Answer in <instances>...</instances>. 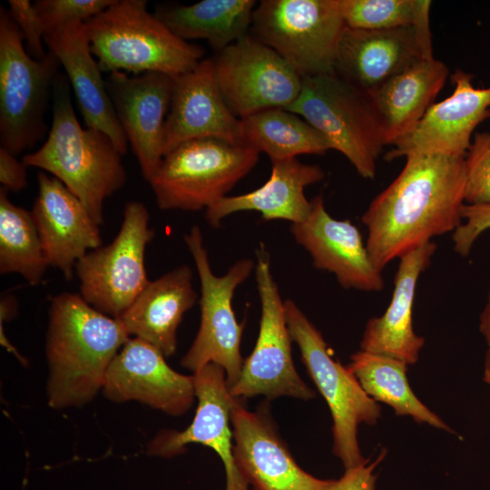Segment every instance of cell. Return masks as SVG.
<instances>
[{"label": "cell", "mask_w": 490, "mask_h": 490, "mask_svg": "<svg viewBox=\"0 0 490 490\" xmlns=\"http://www.w3.org/2000/svg\"><path fill=\"white\" fill-rule=\"evenodd\" d=\"M363 390L375 401L386 403L397 416H409L416 422L451 431L450 427L411 389L407 364L387 356L359 350L348 366Z\"/></svg>", "instance_id": "cell-30"}, {"label": "cell", "mask_w": 490, "mask_h": 490, "mask_svg": "<svg viewBox=\"0 0 490 490\" xmlns=\"http://www.w3.org/2000/svg\"><path fill=\"white\" fill-rule=\"evenodd\" d=\"M230 422L237 466L254 490H329L334 485L297 464L265 414L248 411L236 398Z\"/></svg>", "instance_id": "cell-18"}, {"label": "cell", "mask_w": 490, "mask_h": 490, "mask_svg": "<svg viewBox=\"0 0 490 490\" xmlns=\"http://www.w3.org/2000/svg\"><path fill=\"white\" fill-rule=\"evenodd\" d=\"M257 289L261 305L260 330L250 355L243 360L240 375L229 388L231 397L249 398L258 395L269 399L288 396L302 400L314 398L315 392L298 374L291 356V335L285 301L270 269L266 246L256 251Z\"/></svg>", "instance_id": "cell-12"}, {"label": "cell", "mask_w": 490, "mask_h": 490, "mask_svg": "<svg viewBox=\"0 0 490 490\" xmlns=\"http://www.w3.org/2000/svg\"><path fill=\"white\" fill-rule=\"evenodd\" d=\"M344 27L338 0H262L251 22L252 36L301 78L334 72Z\"/></svg>", "instance_id": "cell-9"}, {"label": "cell", "mask_w": 490, "mask_h": 490, "mask_svg": "<svg viewBox=\"0 0 490 490\" xmlns=\"http://www.w3.org/2000/svg\"><path fill=\"white\" fill-rule=\"evenodd\" d=\"M285 109L318 131L361 177L375 178L386 142L380 116L368 93L335 72L306 76L297 99Z\"/></svg>", "instance_id": "cell-5"}, {"label": "cell", "mask_w": 490, "mask_h": 490, "mask_svg": "<svg viewBox=\"0 0 490 490\" xmlns=\"http://www.w3.org/2000/svg\"><path fill=\"white\" fill-rule=\"evenodd\" d=\"M346 26L380 30L429 24V0H338Z\"/></svg>", "instance_id": "cell-32"}, {"label": "cell", "mask_w": 490, "mask_h": 490, "mask_svg": "<svg viewBox=\"0 0 490 490\" xmlns=\"http://www.w3.org/2000/svg\"><path fill=\"white\" fill-rule=\"evenodd\" d=\"M288 327L300 351L301 359L319 393L326 400L333 419V453L345 470L367 462L358 442V426H373L381 409L340 362L335 360L319 330L292 300L285 301Z\"/></svg>", "instance_id": "cell-7"}, {"label": "cell", "mask_w": 490, "mask_h": 490, "mask_svg": "<svg viewBox=\"0 0 490 490\" xmlns=\"http://www.w3.org/2000/svg\"><path fill=\"white\" fill-rule=\"evenodd\" d=\"M44 42L65 71L85 126L104 132L120 152L125 154L128 142L102 70L91 51L84 23L75 22L49 30Z\"/></svg>", "instance_id": "cell-23"}, {"label": "cell", "mask_w": 490, "mask_h": 490, "mask_svg": "<svg viewBox=\"0 0 490 490\" xmlns=\"http://www.w3.org/2000/svg\"><path fill=\"white\" fill-rule=\"evenodd\" d=\"M387 450L383 449L377 459L369 460L352 469L345 470L342 477L336 480L329 490H375L377 476L374 470L385 458Z\"/></svg>", "instance_id": "cell-37"}, {"label": "cell", "mask_w": 490, "mask_h": 490, "mask_svg": "<svg viewBox=\"0 0 490 490\" xmlns=\"http://www.w3.org/2000/svg\"><path fill=\"white\" fill-rule=\"evenodd\" d=\"M191 279V269L182 265L150 280L120 318L129 335L150 343L165 357L172 356L177 328L197 300Z\"/></svg>", "instance_id": "cell-26"}, {"label": "cell", "mask_w": 490, "mask_h": 490, "mask_svg": "<svg viewBox=\"0 0 490 490\" xmlns=\"http://www.w3.org/2000/svg\"><path fill=\"white\" fill-rule=\"evenodd\" d=\"M398 176L369 204L361 220L366 245L382 271L431 239L455 231L465 204V157L413 153Z\"/></svg>", "instance_id": "cell-1"}, {"label": "cell", "mask_w": 490, "mask_h": 490, "mask_svg": "<svg viewBox=\"0 0 490 490\" xmlns=\"http://www.w3.org/2000/svg\"><path fill=\"white\" fill-rule=\"evenodd\" d=\"M60 63L51 53L42 60L26 51L23 36L0 8V142L16 155L42 139L44 115Z\"/></svg>", "instance_id": "cell-8"}, {"label": "cell", "mask_w": 490, "mask_h": 490, "mask_svg": "<svg viewBox=\"0 0 490 490\" xmlns=\"http://www.w3.org/2000/svg\"><path fill=\"white\" fill-rule=\"evenodd\" d=\"M37 182L38 194L31 213L48 265L71 280L76 262L102 246L100 225L58 179L41 171Z\"/></svg>", "instance_id": "cell-21"}, {"label": "cell", "mask_w": 490, "mask_h": 490, "mask_svg": "<svg viewBox=\"0 0 490 490\" xmlns=\"http://www.w3.org/2000/svg\"><path fill=\"white\" fill-rule=\"evenodd\" d=\"M240 120V143L267 153L270 161L322 155L331 150L318 131L285 108L267 109Z\"/></svg>", "instance_id": "cell-29"}, {"label": "cell", "mask_w": 490, "mask_h": 490, "mask_svg": "<svg viewBox=\"0 0 490 490\" xmlns=\"http://www.w3.org/2000/svg\"><path fill=\"white\" fill-rule=\"evenodd\" d=\"M433 57L429 24L380 30L345 25L334 72L369 94L395 75Z\"/></svg>", "instance_id": "cell-14"}, {"label": "cell", "mask_w": 490, "mask_h": 490, "mask_svg": "<svg viewBox=\"0 0 490 490\" xmlns=\"http://www.w3.org/2000/svg\"><path fill=\"white\" fill-rule=\"evenodd\" d=\"M129 337L121 318L95 309L81 295L53 296L45 344L49 407L64 409L93 400Z\"/></svg>", "instance_id": "cell-2"}, {"label": "cell", "mask_w": 490, "mask_h": 490, "mask_svg": "<svg viewBox=\"0 0 490 490\" xmlns=\"http://www.w3.org/2000/svg\"><path fill=\"white\" fill-rule=\"evenodd\" d=\"M201 138L240 143V120L218 86L212 57L176 77L163 133L164 156L179 144Z\"/></svg>", "instance_id": "cell-22"}, {"label": "cell", "mask_w": 490, "mask_h": 490, "mask_svg": "<svg viewBox=\"0 0 490 490\" xmlns=\"http://www.w3.org/2000/svg\"><path fill=\"white\" fill-rule=\"evenodd\" d=\"M102 72L161 73L176 78L202 60L204 50L175 35L144 0H114L84 22Z\"/></svg>", "instance_id": "cell-4"}, {"label": "cell", "mask_w": 490, "mask_h": 490, "mask_svg": "<svg viewBox=\"0 0 490 490\" xmlns=\"http://www.w3.org/2000/svg\"><path fill=\"white\" fill-rule=\"evenodd\" d=\"M429 241L399 258L394 291L383 315L370 318L362 336L361 350L415 364L425 338L413 328V306L416 284L436 251Z\"/></svg>", "instance_id": "cell-24"}, {"label": "cell", "mask_w": 490, "mask_h": 490, "mask_svg": "<svg viewBox=\"0 0 490 490\" xmlns=\"http://www.w3.org/2000/svg\"><path fill=\"white\" fill-rule=\"evenodd\" d=\"M154 346L129 338L112 360L105 375L103 395L111 401H138L171 416H181L195 395L192 376L172 369Z\"/></svg>", "instance_id": "cell-17"}, {"label": "cell", "mask_w": 490, "mask_h": 490, "mask_svg": "<svg viewBox=\"0 0 490 490\" xmlns=\"http://www.w3.org/2000/svg\"><path fill=\"white\" fill-rule=\"evenodd\" d=\"M114 0H37L34 5L44 34L75 22L84 23L110 6Z\"/></svg>", "instance_id": "cell-34"}, {"label": "cell", "mask_w": 490, "mask_h": 490, "mask_svg": "<svg viewBox=\"0 0 490 490\" xmlns=\"http://www.w3.org/2000/svg\"><path fill=\"white\" fill-rule=\"evenodd\" d=\"M310 201L309 216L292 224L290 231L309 252L314 266L334 274L344 289L381 290L382 271L372 262L358 227L348 220L331 217L321 195Z\"/></svg>", "instance_id": "cell-19"}, {"label": "cell", "mask_w": 490, "mask_h": 490, "mask_svg": "<svg viewBox=\"0 0 490 490\" xmlns=\"http://www.w3.org/2000/svg\"><path fill=\"white\" fill-rule=\"evenodd\" d=\"M198 406L191 425L182 431L164 430L148 445V454L173 457L189 444L211 447L221 459L226 473V490H250L235 460L230 410L235 397L226 382V373L210 363L192 375Z\"/></svg>", "instance_id": "cell-15"}, {"label": "cell", "mask_w": 490, "mask_h": 490, "mask_svg": "<svg viewBox=\"0 0 490 490\" xmlns=\"http://www.w3.org/2000/svg\"><path fill=\"white\" fill-rule=\"evenodd\" d=\"M260 152L217 138L184 142L162 159L149 181L161 210L209 209L257 164Z\"/></svg>", "instance_id": "cell-6"}, {"label": "cell", "mask_w": 490, "mask_h": 490, "mask_svg": "<svg viewBox=\"0 0 490 490\" xmlns=\"http://www.w3.org/2000/svg\"><path fill=\"white\" fill-rule=\"evenodd\" d=\"M473 76L460 69L452 75L453 93L433 103L415 130L394 145L387 160L413 153L466 157L471 136L490 116V87L475 88Z\"/></svg>", "instance_id": "cell-20"}, {"label": "cell", "mask_w": 490, "mask_h": 490, "mask_svg": "<svg viewBox=\"0 0 490 490\" xmlns=\"http://www.w3.org/2000/svg\"><path fill=\"white\" fill-rule=\"evenodd\" d=\"M484 380L490 386V368H485Z\"/></svg>", "instance_id": "cell-41"}, {"label": "cell", "mask_w": 490, "mask_h": 490, "mask_svg": "<svg viewBox=\"0 0 490 490\" xmlns=\"http://www.w3.org/2000/svg\"><path fill=\"white\" fill-rule=\"evenodd\" d=\"M254 0H202L159 8L154 15L184 41H206L216 52L247 35Z\"/></svg>", "instance_id": "cell-28"}, {"label": "cell", "mask_w": 490, "mask_h": 490, "mask_svg": "<svg viewBox=\"0 0 490 490\" xmlns=\"http://www.w3.org/2000/svg\"><path fill=\"white\" fill-rule=\"evenodd\" d=\"M221 95L239 119L297 99L301 76L274 50L245 35L212 57Z\"/></svg>", "instance_id": "cell-13"}, {"label": "cell", "mask_w": 490, "mask_h": 490, "mask_svg": "<svg viewBox=\"0 0 490 490\" xmlns=\"http://www.w3.org/2000/svg\"><path fill=\"white\" fill-rule=\"evenodd\" d=\"M0 183L5 191L18 192L27 185L26 166L5 148H0Z\"/></svg>", "instance_id": "cell-38"}, {"label": "cell", "mask_w": 490, "mask_h": 490, "mask_svg": "<svg viewBox=\"0 0 490 490\" xmlns=\"http://www.w3.org/2000/svg\"><path fill=\"white\" fill-rule=\"evenodd\" d=\"M184 241L200 279L201 323L181 364L193 372L210 363L219 365L226 373L230 388L238 380L243 365L240 340L244 326L236 319L232 298L236 289L247 279L256 265L250 259H240L224 275L216 276L212 272L200 227H191L184 236Z\"/></svg>", "instance_id": "cell-10"}, {"label": "cell", "mask_w": 490, "mask_h": 490, "mask_svg": "<svg viewBox=\"0 0 490 490\" xmlns=\"http://www.w3.org/2000/svg\"><path fill=\"white\" fill-rule=\"evenodd\" d=\"M485 368H490V348H489L485 354Z\"/></svg>", "instance_id": "cell-40"}, {"label": "cell", "mask_w": 490, "mask_h": 490, "mask_svg": "<svg viewBox=\"0 0 490 490\" xmlns=\"http://www.w3.org/2000/svg\"><path fill=\"white\" fill-rule=\"evenodd\" d=\"M479 329L490 348V290L486 304L480 315Z\"/></svg>", "instance_id": "cell-39"}, {"label": "cell", "mask_w": 490, "mask_h": 490, "mask_svg": "<svg viewBox=\"0 0 490 490\" xmlns=\"http://www.w3.org/2000/svg\"><path fill=\"white\" fill-rule=\"evenodd\" d=\"M143 203L129 201L114 240L88 251L75 264L81 297L95 309L120 318L149 283L144 255L154 231Z\"/></svg>", "instance_id": "cell-11"}, {"label": "cell", "mask_w": 490, "mask_h": 490, "mask_svg": "<svg viewBox=\"0 0 490 490\" xmlns=\"http://www.w3.org/2000/svg\"><path fill=\"white\" fill-rule=\"evenodd\" d=\"M449 70L435 57L395 75L371 93L380 116L386 145H395L416 127L445 85Z\"/></svg>", "instance_id": "cell-27"}, {"label": "cell", "mask_w": 490, "mask_h": 490, "mask_svg": "<svg viewBox=\"0 0 490 490\" xmlns=\"http://www.w3.org/2000/svg\"><path fill=\"white\" fill-rule=\"evenodd\" d=\"M465 223L453 232L455 250L462 256L469 254L475 241L490 229V205L464 204L461 211Z\"/></svg>", "instance_id": "cell-36"}, {"label": "cell", "mask_w": 490, "mask_h": 490, "mask_svg": "<svg viewBox=\"0 0 490 490\" xmlns=\"http://www.w3.org/2000/svg\"><path fill=\"white\" fill-rule=\"evenodd\" d=\"M324 175L319 166L303 163L297 158L272 160L270 175L263 185L244 194L222 198L206 210L205 219L215 228L235 212L255 211L265 220L301 222L311 209L305 189L322 181Z\"/></svg>", "instance_id": "cell-25"}, {"label": "cell", "mask_w": 490, "mask_h": 490, "mask_svg": "<svg viewBox=\"0 0 490 490\" xmlns=\"http://www.w3.org/2000/svg\"><path fill=\"white\" fill-rule=\"evenodd\" d=\"M48 267L31 211L15 205L0 188V273H16L38 285Z\"/></svg>", "instance_id": "cell-31"}, {"label": "cell", "mask_w": 490, "mask_h": 490, "mask_svg": "<svg viewBox=\"0 0 490 490\" xmlns=\"http://www.w3.org/2000/svg\"><path fill=\"white\" fill-rule=\"evenodd\" d=\"M465 162V203L490 205V132L475 134Z\"/></svg>", "instance_id": "cell-33"}, {"label": "cell", "mask_w": 490, "mask_h": 490, "mask_svg": "<svg viewBox=\"0 0 490 490\" xmlns=\"http://www.w3.org/2000/svg\"><path fill=\"white\" fill-rule=\"evenodd\" d=\"M52 96L53 119L47 139L22 162L58 179L101 225L104 201L127 180L122 154L104 132L80 124L67 76L55 75Z\"/></svg>", "instance_id": "cell-3"}, {"label": "cell", "mask_w": 490, "mask_h": 490, "mask_svg": "<svg viewBox=\"0 0 490 490\" xmlns=\"http://www.w3.org/2000/svg\"><path fill=\"white\" fill-rule=\"evenodd\" d=\"M174 79L161 73L124 72L110 73L105 79L119 123L148 182L164 157V124Z\"/></svg>", "instance_id": "cell-16"}, {"label": "cell", "mask_w": 490, "mask_h": 490, "mask_svg": "<svg viewBox=\"0 0 490 490\" xmlns=\"http://www.w3.org/2000/svg\"><path fill=\"white\" fill-rule=\"evenodd\" d=\"M8 13L18 27L27 53L36 60L44 59V29L37 11L29 0H9Z\"/></svg>", "instance_id": "cell-35"}]
</instances>
